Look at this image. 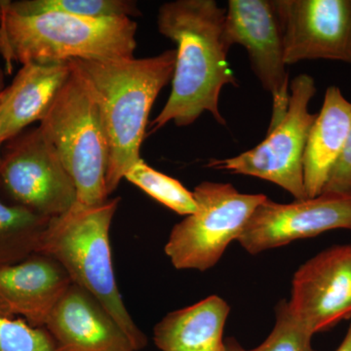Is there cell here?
<instances>
[{
    "instance_id": "cell-7",
    "label": "cell",
    "mask_w": 351,
    "mask_h": 351,
    "mask_svg": "<svg viewBox=\"0 0 351 351\" xmlns=\"http://www.w3.org/2000/svg\"><path fill=\"white\" fill-rule=\"evenodd\" d=\"M0 198L50 219L75 206V182L39 127L7 142L0 161Z\"/></svg>"
},
{
    "instance_id": "cell-11",
    "label": "cell",
    "mask_w": 351,
    "mask_h": 351,
    "mask_svg": "<svg viewBox=\"0 0 351 351\" xmlns=\"http://www.w3.org/2000/svg\"><path fill=\"white\" fill-rule=\"evenodd\" d=\"M285 62L351 64V0H276Z\"/></svg>"
},
{
    "instance_id": "cell-24",
    "label": "cell",
    "mask_w": 351,
    "mask_h": 351,
    "mask_svg": "<svg viewBox=\"0 0 351 351\" xmlns=\"http://www.w3.org/2000/svg\"><path fill=\"white\" fill-rule=\"evenodd\" d=\"M336 351H351V324L350 328H348V332H346L343 343H341V346H339L338 350Z\"/></svg>"
},
{
    "instance_id": "cell-2",
    "label": "cell",
    "mask_w": 351,
    "mask_h": 351,
    "mask_svg": "<svg viewBox=\"0 0 351 351\" xmlns=\"http://www.w3.org/2000/svg\"><path fill=\"white\" fill-rule=\"evenodd\" d=\"M177 51L157 56L120 60H71L100 108L107 134L108 195L142 159L141 147L157 97L172 80Z\"/></svg>"
},
{
    "instance_id": "cell-19",
    "label": "cell",
    "mask_w": 351,
    "mask_h": 351,
    "mask_svg": "<svg viewBox=\"0 0 351 351\" xmlns=\"http://www.w3.org/2000/svg\"><path fill=\"white\" fill-rule=\"evenodd\" d=\"M0 10L17 15L61 13L85 18L138 17L132 0H0Z\"/></svg>"
},
{
    "instance_id": "cell-25",
    "label": "cell",
    "mask_w": 351,
    "mask_h": 351,
    "mask_svg": "<svg viewBox=\"0 0 351 351\" xmlns=\"http://www.w3.org/2000/svg\"><path fill=\"white\" fill-rule=\"evenodd\" d=\"M223 351H248L245 350L235 339H228L225 341V350Z\"/></svg>"
},
{
    "instance_id": "cell-5",
    "label": "cell",
    "mask_w": 351,
    "mask_h": 351,
    "mask_svg": "<svg viewBox=\"0 0 351 351\" xmlns=\"http://www.w3.org/2000/svg\"><path fill=\"white\" fill-rule=\"evenodd\" d=\"M39 128L75 182L76 206H95L108 199V147L100 108L73 68Z\"/></svg>"
},
{
    "instance_id": "cell-6",
    "label": "cell",
    "mask_w": 351,
    "mask_h": 351,
    "mask_svg": "<svg viewBox=\"0 0 351 351\" xmlns=\"http://www.w3.org/2000/svg\"><path fill=\"white\" fill-rule=\"evenodd\" d=\"M193 196L197 211L173 228L164 250L176 269L205 271L239 239L267 196L241 193L232 184L213 182H201Z\"/></svg>"
},
{
    "instance_id": "cell-17",
    "label": "cell",
    "mask_w": 351,
    "mask_h": 351,
    "mask_svg": "<svg viewBox=\"0 0 351 351\" xmlns=\"http://www.w3.org/2000/svg\"><path fill=\"white\" fill-rule=\"evenodd\" d=\"M230 306L218 295L173 311L154 329V345L160 351H223V328Z\"/></svg>"
},
{
    "instance_id": "cell-12",
    "label": "cell",
    "mask_w": 351,
    "mask_h": 351,
    "mask_svg": "<svg viewBox=\"0 0 351 351\" xmlns=\"http://www.w3.org/2000/svg\"><path fill=\"white\" fill-rule=\"evenodd\" d=\"M289 311L311 334L351 316V245L335 246L304 263L293 279Z\"/></svg>"
},
{
    "instance_id": "cell-14",
    "label": "cell",
    "mask_w": 351,
    "mask_h": 351,
    "mask_svg": "<svg viewBox=\"0 0 351 351\" xmlns=\"http://www.w3.org/2000/svg\"><path fill=\"white\" fill-rule=\"evenodd\" d=\"M44 328L62 351H135L106 307L73 282L51 311Z\"/></svg>"
},
{
    "instance_id": "cell-21",
    "label": "cell",
    "mask_w": 351,
    "mask_h": 351,
    "mask_svg": "<svg viewBox=\"0 0 351 351\" xmlns=\"http://www.w3.org/2000/svg\"><path fill=\"white\" fill-rule=\"evenodd\" d=\"M276 323L269 338L262 345L248 351H314L311 334L289 311L288 302H279Z\"/></svg>"
},
{
    "instance_id": "cell-1",
    "label": "cell",
    "mask_w": 351,
    "mask_h": 351,
    "mask_svg": "<svg viewBox=\"0 0 351 351\" xmlns=\"http://www.w3.org/2000/svg\"><path fill=\"white\" fill-rule=\"evenodd\" d=\"M226 14L214 0H176L159 8L157 27L177 45V58L169 98L149 133L170 122L191 125L205 112L226 125L219 95L226 85H239L228 63L232 47L225 36Z\"/></svg>"
},
{
    "instance_id": "cell-3",
    "label": "cell",
    "mask_w": 351,
    "mask_h": 351,
    "mask_svg": "<svg viewBox=\"0 0 351 351\" xmlns=\"http://www.w3.org/2000/svg\"><path fill=\"white\" fill-rule=\"evenodd\" d=\"M138 25L132 18H85L61 13L17 15L0 10V55L13 64L134 57Z\"/></svg>"
},
{
    "instance_id": "cell-22",
    "label": "cell",
    "mask_w": 351,
    "mask_h": 351,
    "mask_svg": "<svg viewBox=\"0 0 351 351\" xmlns=\"http://www.w3.org/2000/svg\"><path fill=\"white\" fill-rule=\"evenodd\" d=\"M0 351H62L45 328L0 315Z\"/></svg>"
},
{
    "instance_id": "cell-8",
    "label": "cell",
    "mask_w": 351,
    "mask_h": 351,
    "mask_svg": "<svg viewBox=\"0 0 351 351\" xmlns=\"http://www.w3.org/2000/svg\"><path fill=\"white\" fill-rule=\"evenodd\" d=\"M316 93L315 82L302 73L290 84L287 112L280 123L250 151L226 159H212L210 168L260 178L281 186L295 200L307 199L304 186V149L317 113L308 110Z\"/></svg>"
},
{
    "instance_id": "cell-27",
    "label": "cell",
    "mask_w": 351,
    "mask_h": 351,
    "mask_svg": "<svg viewBox=\"0 0 351 351\" xmlns=\"http://www.w3.org/2000/svg\"><path fill=\"white\" fill-rule=\"evenodd\" d=\"M2 144H3V142H2L1 138H0V147H1ZM0 161H1V152H0Z\"/></svg>"
},
{
    "instance_id": "cell-16",
    "label": "cell",
    "mask_w": 351,
    "mask_h": 351,
    "mask_svg": "<svg viewBox=\"0 0 351 351\" xmlns=\"http://www.w3.org/2000/svg\"><path fill=\"white\" fill-rule=\"evenodd\" d=\"M350 126L351 103L339 88H328L304 149L302 171L307 198L322 193L332 168L345 149Z\"/></svg>"
},
{
    "instance_id": "cell-13",
    "label": "cell",
    "mask_w": 351,
    "mask_h": 351,
    "mask_svg": "<svg viewBox=\"0 0 351 351\" xmlns=\"http://www.w3.org/2000/svg\"><path fill=\"white\" fill-rule=\"evenodd\" d=\"M71 283L61 263L40 252L16 265H1L0 315L20 316L29 326L44 328Z\"/></svg>"
},
{
    "instance_id": "cell-9",
    "label": "cell",
    "mask_w": 351,
    "mask_h": 351,
    "mask_svg": "<svg viewBox=\"0 0 351 351\" xmlns=\"http://www.w3.org/2000/svg\"><path fill=\"white\" fill-rule=\"evenodd\" d=\"M225 36L232 47H244L254 71L272 98L269 130L276 128L287 112L290 86L282 25L276 0H230Z\"/></svg>"
},
{
    "instance_id": "cell-26",
    "label": "cell",
    "mask_w": 351,
    "mask_h": 351,
    "mask_svg": "<svg viewBox=\"0 0 351 351\" xmlns=\"http://www.w3.org/2000/svg\"><path fill=\"white\" fill-rule=\"evenodd\" d=\"M4 88V71L2 69L1 66H0V93L3 91Z\"/></svg>"
},
{
    "instance_id": "cell-10",
    "label": "cell",
    "mask_w": 351,
    "mask_h": 351,
    "mask_svg": "<svg viewBox=\"0 0 351 351\" xmlns=\"http://www.w3.org/2000/svg\"><path fill=\"white\" fill-rule=\"evenodd\" d=\"M337 228L351 230V195L322 193L290 204L267 197L256 208L237 241L256 255Z\"/></svg>"
},
{
    "instance_id": "cell-15",
    "label": "cell",
    "mask_w": 351,
    "mask_h": 351,
    "mask_svg": "<svg viewBox=\"0 0 351 351\" xmlns=\"http://www.w3.org/2000/svg\"><path fill=\"white\" fill-rule=\"evenodd\" d=\"M71 73L69 62L27 64L0 93V138H15L44 119Z\"/></svg>"
},
{
    "instance_id": "cell-18",
    "label": "cell",
    "mask_w": 351,
    "mask_h": 351,
    "mask_svg": "<svg viewBox=\"0 0 351 351\" xmlns=\"http://www.w3.org/2000/svg\"><path fill=\"white\" fill-rule=\"evenodd\" d=\"M50 221L0 198V267L16 265L38 252Z\"/></svg>"
},
{
    "instance_id": "cell-23",
    "label": "cell",
    "mask_w": 351,
    "mask_h": 351,
    "mask_svg": "<svg viewBox=\"0 0 351 351\" xmlns=\"http://www.w3.org/2000/svg\"><path fill=\"white\" fill-rule=\"evenodd\" d=\"M322 193L351 195V126L345 149L332 168Z\"/></svg>"
},
{
    "instance_id": "cell-20",
    "label": "cell",
    "mask_w": 351,
    "mask_h": 351,
    "mask_svg": "<svg viewBox=\"0 0 351 351\" xmlns=\"http://www.w3.org/2000/svg\"><path fill=\"white\" fill-rule=\"evenodd\" d=\"M124 179L177 214L189 216L197 211L193 193L174 178L147 165L143 158L130 168Z\"/></svg>"
},
{
    "instance_id": "cell-4",
    "label": "cell",
    "mask_w": 351,
    "mask_h": 351,
    "mask_svg": "<svg viewBox=\"0 0 351 351\" xmlns=\"http://www.w3.org/2000/svg\"><path fill=\"white\" fill-rule=\"evenodd\" d=\"M120 197L91 207L73 206L51 219L38 252L49 255L71 281L94 295L130 339L134 350H144L147 339L127 311L113 271L110 230Z\"/></svg>"
}]
</instances>
